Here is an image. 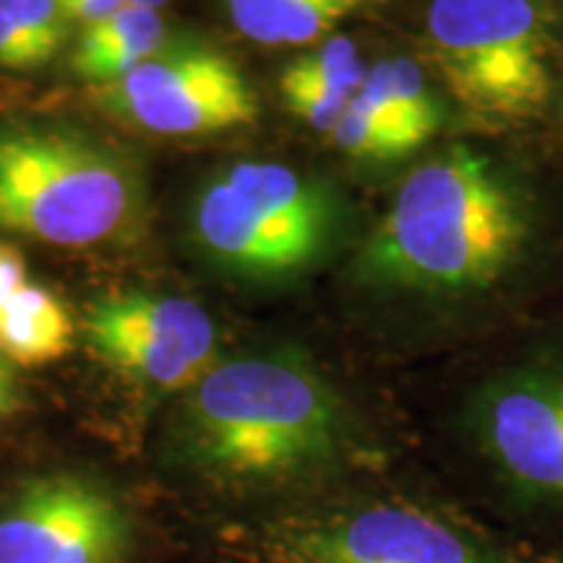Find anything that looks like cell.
I'll return each mask as SVG.
<instances>
[{
    "label": "cell",
    "mask_w": 563,
    "mask_h": 563,
    "mask_svg": "<svg viewBox=\"0 0 563 563\" xmlns=\"http://www.w3.org/2000/svg\"><path fill=\"white\" fill-rule=\"evenodd\" d=\"M16 9L30 42L37 53L40 66L53 60L63 37H66V16H63L58 0H16Z\"/></svg>",
    "instance_id": "cell-17"
},
{
    "label": "cell",
    "mask_w": 563,
    "mask_h": 563,
    "mask_svg": "<svg viewBox=\"0 0 563 563\" xmlns=\"http://www.w3.org/2000/svg\"><path fill=\"white\" fill-rule=\"evenodd\" d=\"M175 449L220 496L292 509L405 467L402 439L298 347L217 361L186 391Z\"/></svg>",
    "instance_id": "cell-1"
},
{
    "label": "cell",
    "mask_w": 563,
    "mask_h": 563,
    "mask_svg": "<svg viewBox=\"0 0 563 563\" xmlns=\"http://www.w3.org/2000/svg\"><path fill=\"white\" fill-rule=\"evenodd\" d=\"M426 47L452 100L488 125L540 121L553 100L538 0H431Z\"/></svg>",
    "instance_id": "cell-7"
},
{
    "label": "cell",
    "mask_w": 563,
    "mask_h": 563,
    "mask_svg": "<svg viewBox=\"0 0 563 563\" xmlns=\"http://www.w3.org/2000/svg\"><path fill=\"white\" fill-rule=\"evenodd\" d=\"M0 68H40V58L34 53L30 34L21 24L16 0H0Z\"/></svg>",
    "instance_id": "cell-18"
},
{
    "label": "cell",
    "mask_w": 563,
    "mask_h": 563,
    "mask_svg": "<svg viewBox=\"0 0 563 563\" xmlns=\"http://www.w3.org/2000/svg\"><path fill=\"white\" fill-rule=\"evenodd\" d=\"M74 332L68 308L47 287L26 282L0 311V357L40 368L68 355Z\"/></svg>",
    "instance_id": "cell-13"
},
{
    "label": "cell",
    "mask_w": 563,
    "mask_h": 563,
    "mask_svg": "<svg viewBox=\"0 0 563 563\" xmlns=\"http://www.w3.org/2000/svg\"><path fill=\"white\" fill-rule=\"evenodd\" d=\"M194 241L209 262L253 282L295 279L332 251L342 203L327 183L282 162H238L194 199Z\"/></svg>",
    "instance_id": "cell-5"
},
{
    "label": "cell",
    "mask_w": 563,
    "mask_h": 563,
    "mask_svg": "<svg viewBox=\"0 0 563 563\" xmlns=\"http://www.w3.org/2000/svg\"><path fill=\"white\" fill-rule=\"evenodd\" d=\"M26 262L13 245L0 243V311L26 285Z\"/></svg>",
    "instance_id": "cell-19"
},
{
    "label": "cell",
    "mask_w": 563,
    "mask_h": 563,
    "mask_svg": "<svg viewBox=\"0 0 563 563\" xmlns=\"http://www.w3.org/2000/svg\"><path fill=\"white\" fill-rule=\"evenodd\" d=\"M141 201L139 175L123 154L79 133L0 131V230L89 249L123 238Z\"/></svg>",
    "instance_id": "cell-6"
},
{
    "label": "cell",
    "mask_w": 563,
    "mask_h": 563,
    "mask_svg": "<svg viewBox=\"0 0 563 563\" xmlns=\"http://www.w3.org/2000/svg\"><path fill=\"white\" fill-rule=\"evenodd\" d=\"M13 407H16V384H13L5 357H0V420L11 415Z\"/></svg>",
    "instance_id": "cell-21"
},
{
    "label": "cell",
    "mask_w": 563,
    "mask_h": 563,
    "mask_svg": "<svg viewBox=\"0 0 563 563\" xmlns=\"http://www.w3.org/2000/svg\"><path fill=\"white\" fill-rule=\"evenodd\" d=\"M532 222L519 180L490 154L454 144L407 175L352 277L389 298H481L522 264Z\"/></svg>",
    "instance_id": "cell-2"
},
{
    "label": "cell",
    "mask_w": 563,
    "mask_h": 563,
    "mask_svg": "<svg viewBox=\"0 0 563 563\" xmlns=\"http://www.w3.org/2000/svg\"><path fill=\"white\" fill-rule=\"evenodd\" d=\"M131 519L118 498L79 475H40L0 509V563H125Z\"/></svg>",
    "instance_id": "cell-10"
},
{
    "label": "cell",
    "mask_w": 563,
    "mask_h": 563,
    "mask_svg": "<svg viewBox=\"0 0 563 563\" xmlns=\"http://www.w3.org/2000/svg\"><path fill=\"white\" fill-rule=\"evenodd\" d=\"M81 329L97 361L157 391H188L220 361L214 319L180 295H108L87 308Z\"/></svg>",
    "instance_id": "cell-9"
},
{
    "label": "cell",
    "mask_w": 563,
    "mask_h": 563,
    "mask_svg": "<svg viewBox=\"0 0 563 563\" xmlns=\"http://www.w3.org/2000/svg\"><path fill=\"white\" fill-rule=\"evenodd\" d=\"M336 150L355 162L386 165L415 154L412 144L357 91L332 131Z\"/></svg>",
    "instance_id": "cell-16"
},
{
    "label": "cell",
    "mask_w": 563,
    "mask_h": 563,
    "mask_svg": "<svg viewBox=\"0 0 563 563\" xmlns=\"http://www.w3.org/2000/svg\"><path fill=\"white\" fill-rule=\"evenodd\" d=\"M165 42L167 26L157 11L125 5L110 19L84 30L70 58V68L95 89L108 87L152 58Z\"/></svg>",
    "instance_id": "cell-12"
},
{
    "label": "cell",
    "mask_w": 563,
    "mask_h": 563,
    "mask_svg": "<svg viewBox=\"0 0 563 563\" xmlns=\"http://www.w3.org/2000/svg\"><path fill=\"white\" fill-rule=\"evenodd\" d=\"M543 563H563V540H555L551 545H540Z\"/></svg>",
    "instance_id": "cell-22"
},
{
    "label": "cell",
    "mask_w": 563,
    "mask_h": 563,
    "mask_svg": "<svg viewBox=\"0 0 563 563\" xmlns=\"http://www.w3.org/2000/svg\"><path fill=\"white\" fill-rule=\"evenodd\" d=\"M361 95L415 146V152L439 133L443 112L426 70L407 55L368 66Z\"/></svg>",
    "instance_id": "cell-15"
},
{
    "label": "cell",
    "mask_w": 563,
    "mask_h": 563,
    "mask_svg": "<svg viewBox=\"0 0 563 563\" xmlns=\"http://www.w3.org/2000/svg\"><path fill=\"white\" fill-rule=\"evenodd\" d=\"M439 481L488 522L532 545L563 540V336L498 357L456 386Z\"/></svg>",
    "instance_id": "cell-3"
},
{
    "label": "cell",
    "mask_w": 563,
    "mask_h": 563,
    "mask_svg": "<svg viewBox=\"0 0 563 563\" xmlns=\"http://www.w3.org/2000/svg\"><path fill=\"white\" fill-rule=\"evenodd\" d=\"M363 5L365 0H228V13L245 40L300 47L323 40Z\"/></svg>",
    "instance_id": "cell-14"
},
{
    "label": "cell",
    "mask_w": 563,
    "mask_h": 563,
    "mask_svg": "<svg viewBox=\"0 0 563 563\" xmlns=\"http://www.w3.org/2000/svg\"><path fill=\"white\" fill-rule=\"evenodd\" d=\"M95 95L112 115L159 136H211L258 118V97L238 63L199 40L165 42Z\"/></svg>",
    "instance_id": "cell-8"
},
{
    "label": "cell",
    "mask_w": 563,
    "mask_h": 563,
    "mask_svg": "<svg viewBox=\"0 0 563 563\" xmlns=\"http://www.w3.org/2000/svg\"><path fill=\"white\" fill-rule=\"evenodd\" d=\"M167 0H125V5L131 9H144V11H159Z\"/></svg>",
    "instance_id": "cell-23"
},
{
    "label": "cell",
    "mask_w": 563,
    "mask_h": 563,
    "mask_svg": "<svg viewBox=\"0 0 563 563\" xmlns=\"http://www.w3.org/2000/svg\"><path fill=\"white\" fill-rule=\"evenodd\" d=\"M365 76L368 66L355 42L329 37L287 63L279 76V95L298 121L332 136Z\"/></svg>",
    "instance_id": "cell-11"
},
{
    "label": "cell",
    "mask_w": 563,
    "mask_h": 563,
    "mask_svg": "<svg viewBox=\"0 0 563 563\" xmlns=\"http://www.w3.org/2000/svg\"><path fill=\"white\" fill-rule=\"evenodd\" d=\"M58 5L68 21H81V24L95 26L110 19L112 13L125 9V0H58Z\"/></svg>",
    "instance_id": "cell-20"
},
{
    "label": "cell",
    "mask_w": 563,
    "mask_h": 563,
    "mask_svg": "<svg viewBox=\"0 0 563 563\" xmlns=\"http://www.w3.org/2000/svg\"><path fill=\"white\" fill-rule=\"evenodd\" d=\"M249 540L262 563H543L540 545L405 467L272 514Z\"/></svg>",
    "instance_id": "cell-4"
}]
</instances>
